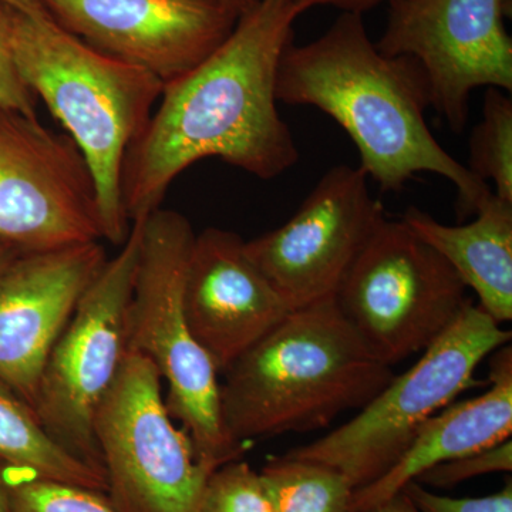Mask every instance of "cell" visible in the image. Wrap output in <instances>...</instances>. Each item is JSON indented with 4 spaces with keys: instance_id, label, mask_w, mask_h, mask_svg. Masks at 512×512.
<instances>
[{
    "instance_id": "cell-21",
    "label": "cell",
    "mask_w": 512,
    "mask_h": 512,
    "mask_svg": "<svg viewBox=\"0 0 512 512\" xmlns=\"http://www.w3.org/2000/svg\"><path fill=\"white\" fill-rule=\"evenodd\" d=\"M13 512H119L100 491L19 470L12 484Z\"/></svg>"
},
{
    "instance_id": "cell-2",
    "label": "cell",
    "mask_w": 512,
    "mask_h": 512,
    "mask_svg": "<svg viewBox=\"0 0 512 512\" xmlns=\"http://www.w3.org/2000/svg\"><path fill=\"white\" fill-rule=\"evenodd\" d=\"M276 97L332 117L355 143L360 170L384 194L402 191L417 174L440 175L456 185L458 221L476 214L493 194L431 133L430 84L419 62L380 52L362 13L343 12L306 45L289 43L279 62Z\"/></svg>"
},
{
    "instance_id": "cell-29",
    "label": "cell",
    "mask_w": 512,
    "mask_h": 512,
    "mask_svg": "<svg viewBox=\"0 0 512 512\" xmlns=\"http://www.w3.org/2000/svg\"><path fill=\"white\" fill-rule=\"evenodd\" d=\"M9 8L15 9L16 12L29 16L49 15L42 0H0Z\"/></svg>"
},
{
    "instance_id": "cell-17",
    "label": "cell",
    "mask_w": 512,
    "mask_h": 512,
    "mask_svg": "<svg viewBox=\"0 0 512 512\" xmlns=\"http://www.w3.org/2000/svg\"><path fill=\"white\" fill-rule=\"evenodd\" d=\"M402 221L436 249L495 322L512 320V202L491 194L468 224L447 225L416 207Z\"/></svg>"
},
{
    "instance_id": "cell-15",
    "label": "cell",
    "mask_w": 512,
    "mask_h": 512,
    "mask_svg": "<svg viewBox=\"0 0 512 512\" xmlns=\"http://www.w3.org/2000/svg\"><path fill=\"white\" fill-rule=\"evenodd\" d=\"M245 242L228 229L205 228L195 234L185 269V316L220 375L291 312Z\"/></svg>"
},
{
    "instance_id": "cell-7",
    "label": "cell",
    "mask_w": 512,
    "mask_h": 512,
    "mask_svg": "<svg viewBox=\"0 0 512 512\" xmlns=\"http://www.w3.org/2000/svg\"><path fill=\"white\" fill-rule=\"evenodd\" d=\"M451 265L402 220L384 218L343 278L335 302L387 366L424 352L471 303Z\"/></svg>"
},
{
    "instance_id": "cell-14",
    "label": "cell",
    "mask_w": 512,
    "mask_h": 512,
    "mask_svg": "<svg viewBox=\"0 0 512 512\" xmlns=\"http://www.w3.org/2000/svg\"><path fill=\"white\" fill-rule=\"evenodd\" d=\"M106 261L93 241L19 254L0 274V380L30 406L50 350Z\"/></svg>"
},
{
    "instance_id": "cell-19",
    "label": "cell",
    "mask_w": 512,
    "mask_h": 512,
    "mask_svg": "<svg viewBox=\"0 0 512 512\" xmlns=\"http://www.w3.org/2000/svg\"><path fill=\"white\" fill-rule=\"evenodd\" d=\"M259 473L275 512H355V490L326 464L285 454L269 460Z\"/></svg>"
},
{
    "instance_id": "cell-20",
    "label": "cell",
    "mask_w": 512,
    "mask_h": 512,
    "mask_svg": "<svg viewBox=\"0 0 512 512\" xmlns=\"http://www.w3.org/2000/svg\"><path fill=\"white\" fill-rule=\"evenodd\" d=\"M468 170L494 195L512 202V100L504 90L485 89L483 119L470 138Z\"/></svg>"
},
{
    "instance_id": "cell-5",
    "label": "cell",
    "mask_w": 512,
    "mask_h": 512,
    "mask_svg": "<svg viewBox=\"0 0 512 512\" xmlns=\"http://www.w3.org/2000/svg\"><path fill=\"white\" fill-rule=\"evenodd\" d=\"M195 232L185 215L151 212L144 220L127 346L146 356L167 383V409L190 436L198 461L214 471L239 460L247 446L229 436L222 420L217 367L192 335L183 302L188 256Z\"/></svg>"
},
{
    "instance_id": "cell-3",
    "label": "cell",
    "mask_w": 512,
    "mask_h": 512,
    "mask_svg": "<svg viewBox=\"0 0 512 512\" xmlns=\"http://www.w3.org/2000/svg\"><path fill=\"white\" fill-rule=\"evenodd\" d=\"M222 420L249 441L325 429L362 409L393 379L343 318L335 298L293 309L225 370Z\"/></svg>"
},
{
    "instance_id": "cell-30",
    "label": "cell",
    "mask_w": 512,
    "mask_h": 512,
    "mask_svg": "<svg viewBox=\"0 0 512 512\" xmlns=\"http://www.w3.org/2000/svg\"><path fill=\"white\" fill-rule=\"evenodd\" d=\"M19 254L20 252L18 249L10 247V245L0 241V274L8 268L10 262H12Z\"/></svg>"
},
{
    "instance_id": "cell-9",
    "label": "cell",
    "mask_w": 512,
    "mask_h": 512,
    "mask_svg": "<svg viewBox=\"0 0 512 512\" xmlns=\"http://www.w3.org/2000/svg\"><path fill=\"white\" fill-rule=\"evenodd\" d=\"M107 498L119 512H197L212 473L175 427L156 365L128 350L94 417Z\"/></svg>"
},
{
    "instance_id": "cell-10",
    "label": "cell",
    "mask_w": 512,
    "mask_h": 512,
    "mask_svg": "<svg viewBox=\"0 0 512 512\" xmlns=\"http://www.w3.org/2000/svg\"><path fill=\"white\" fill-rule=\"evenodd\" d=\"M100 239L96 184L76 143L0 106V241L25 254Z\"/></svg>"
},
{
    "instance_id": "cell-23",
    "label": "cell",
    "mask_w": 512,
    "mask_h": 512,
    "mask_svg": "<svg viewBox=\"0 0 512 512\" xmlns=\"http://www.w3.org/2000/svg\"><path fill=\"white\" fill-rule=\"evenodd\" d=\"M511 471L512 440L507 439L494 444V446L474 451L467 456L430 468L414 481L424 487L447 490V488L466 483L471 478L493 473H511Z\"/></svg>"
},
{
    "instance_id": "cell-6",
    "label": "cell",
    "mask_w": 512,
    "mask_h": 512,
    "mask_svg": "<svg viewBox=\"0 0 512 512\" xmlns=\"http://www.w3.org/2000/svg\"><path fill=\"white\" fill-rule=\"evenodd\" d=\"M511 338L510 330L468 303L416 365L393 376L353 419L286 454L335 468L355 491L375 483L430 417L477 384V367Z\"/></svg>"
},
{
    "instance_id": "cell-8",
    "label": "cell",
    "mask_w": 512,
    "mask_h": 512,
    "mask_svg": "<svg viewBox=\"0 0 512 512\" xmlns=\"http://www.w3.org/2000/svg\"><path fill=\"white\" fill-rule=\"evenodd\" d=\"M144 220L131 222L119 254L107 259L77 303L50 350L33 403L49 436L103 474L94 417L128 352L127 316Z\"/></svg>"
},
{
    "instance_id": "cell-27",
    "label": "cell",
    "mask_w": 512,
    "mask_h": 512,
    "mask_svg": "<svg viewBox=\"0 0 512 512\" xmlns=\"http://www.w3.org/2000/svg\"><path fill=\"white\" fill-rule=\"evenodd\" d=\"M18 471L0 461V512H13L12 484Z\"/></svg>"
},
{
    "instance_id": "cell-12",
    "label": "cell",
    "mask_w": 512,
    "mask_h": 512,
    "mask_svg": "<svg viewBox=\"0 0 512 512\" xmlns=\"http://www.w3.org/2000/svg\"><path fill=\"white\" fill-rule=\"evenodd\" d=\"M384 218L367 175L359 167L336 165L291 220L245 242V248L293 311L335 296Z\"/></svg>"
},
{
    "instance_id": "cell-1",
    "label": "cell",
    "mask_w": 512,
    "mask_h": 512,
    "mask_svg": "<svg viewBox=\"0 0 512 512\" xmlns=\"http://www.w3.org/2000/svg\"><path fill=\"white\" fill-rule=\"evenodd\" d=\"M298 16L292 0H259L215 52L164 84L124 161L121 197L130 224L161 208L178 175L205 158L264 181L298 163L276 97L279 62Z\"/></svg>"
},
{
    "instance_id": "cell-28",
    "label": "cell",
    "mask_w": 512,
    "mask_h": 512,
    "mask_svg": "<svg viewBox=\"0 0 512 512\" xmlns=\"http://www.w3.org/2000/svg\"><path fill=\"white\" fill-rule=\"evenodd\" d=\"M366 512H420L414 507L410 498L406 494L400 493L394 495L390 500L384 501V503L376 505V507L370 508Z\"/></svg>"
},
{
    "instance_id": "cell-24",
    "label": "cell",
    "mask_w": 512,
    "mask_h": 512,
    "mask_svg": "<svg viewBox=\"0 0 512 512\" xmlns=\"http://www.w3.org/2000/svg\"><path fill=\"white\" fill-rule=\"evenodd\" d=\"M16 10L0 2V106L37 117L36 97L23 82L13 60L12 32Z\"/></svg>"
},
{
    "instance_id": "cell-16",
    "label": "cell",
    "mask_w": 512,
    "mask_h": 512,
    "mask_svg": "<svg viewBox=\"0 0 512 512\" xmlns=\"http://www.w3.org/2000/svg\"><path fill=\"white\" fill-rule=\"evenodd\" d=\"M511 343L491 353L490 384L480 396L448 404L417 431L386 474L353 493L355 512H366L400 494L430 468L511 439Z\"/></svg>"
},
{
    "instance_id": "cell-11",
    "label": "cell",
    "mask_w": 512,
    "mask_h": 512,
    "mask_svg": "<svg viewBox=\"0 0 512 512\" xmlns=\"http://www.w3.org/2000/svg\"><path fill=\"white\" fill-rule=\"evenodd\" d=\"M377 49L409 56L429 79L431 109L454 133L466 128L480 87L512 90V40L504 0H392Z\"/></svg>"
},
{
    "instance_id": "cell-18",
    "label": "cell",
    "mask_w": 512,
    "mask_h": 512,
    "mask_svg": "<svg viewBox=\"0 0 512 512\" xmlns=\"http://www.w3.org/2000/svg\"><path fill=\"white\" fill-rule=\"evenodd\" d=\"M0 461L18 470L107 493L106 476L49 436L32 406L0 380Z\"/></svg>"
},
{
    "instance_id": "cell-13",
    "label": "cell",
    "mask_w": 512,
    "mask_h": 512,
    "mask_svg": "<svg viewBox=\"0 0 512 512\" xmlns=\"http://www.w3.org/2000/svg\"><path fill=\"white\" fill-rule=\"evenodd\" d=\"M50 18L104 55L168 83L231 35L239 15L222 0H42Z\"/></svg>"
},
{
    "instance_id": "cell-22",
    "label": "cell",
    "mask_w": 512,
    "mask_h": 512,
    "mask_svg": "<svg viewBox=\"0 0 512 512\" xmlns=\"http://www.w3.org/2000/svg\"><path fill=\"white\" fill-rule=\"evenodd\" d=\"M197 512L275 511L261 473L239 458L212 471Z\"/></svg>"
},
{
    "instance_id": "cell-4",
    "label": "cell",
    "mask_w": 512,
    "mask_h": 512,
    "mask_svg": "<svg viewBox=\"0 0 512 512\" xmlns=\"http://www.w3.org/2000/svg\"><path fill=\"white\" fill-rule=\"evenodd\" d=\"M12 50L23 82L66 128L89 165L101 237L123 245L131 225L121 197L124 161L153 116L164 83L87 45L50 15L16 12Z\"/></svg>"
},
{
    "instance_id": "cell-31",
    "label": "cell",
    "mask_w": 512,
    "mask_h": 512,
    "mask_svg": "<svg viewBox=\"0 0 512 512\" xmlns=\"http://www.w3.org/2000/svg\"><path fill=\"white\" fill-rule=\"evenodd\" d=\"M222 2L227 3L229 8L234 9L235 12L238 13L239 16L244 15V13H247L248 10H251L254 8L256 3L259 2V0H222Z\"/></svg>"
},
{
    "instance_id": "cell-26",
    "label": "cell",
    "mask_w": 512,
    "mask_h": 512,
    "mask_svg": "<svg viewBox=\"0 0 512 512\" xmlns=\"http://www.w3.org/2000/svg\"><path fill=\"white\" fill-rule=\"evenodd\" d=\"M382 2H392V0H292L293 8L298 15H302L306 10L315 8V6L330 5L342 9L343 12L362 13L367 9L375 8Z\"/></svg>"
},
{
    "instance_id": "cell-25",
    "label": "cell",
    "mask_w": 512,
    "mask_h": 512,
    "mask_svg": "<svg viewBox=\"0 0 512 512\" xmlns=\"http://www.w3.org/2000/svg\"><path fill=\"white\" fill-rule=\"evenodd\" d=\"M403 493L420 512H512L511 477L500 491L485 497H448L430 491L417 481L407 484Z\"/></svg>"
}]
</instances>
